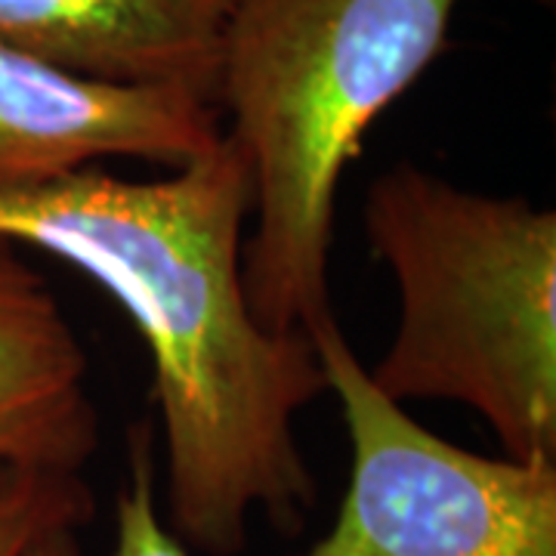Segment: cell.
<instances>
[{"label": "cell", "instance_id": "1", "mask_svg": "<svg viewBox=\"0 0 556 556\" xmlns=\"http://www.w3.org/2000/svg\"><path fill=\"white\" fill-rule=\"evenodd\" d=\"M251 211V170L226 137L159 179L80 167L0 192V241L87 273L146 340L170 529L204 556L239 554L254 514L300 532L316 504L298 415L328 380L313 340L263 328L248 306Z\"/></svg>", "mask_w": 556, "mask_h": 556}, {"label": "cell", "instance_id": "2", "mask_svg": "<svg viewBox=\"0 0 556 556\" xmlns=\"http://www.w3.org/2000/svg\"><path fill=\"white\" fill-rule=\"evenodd\" d=\"M460 0H239L214 109L251 170L241 254L248 306L276 334L331 316V229L368 127L448 40Z\"/></svg>", "mask_w": 556, "mask_h": 556}, {"label": "cell", "instance_id": "3", "mask_svg": "<svg viewBox=\"0 0 556 556\" xmlns=\"http://www.w3.org/2000/svg\"><path fill=\"white\" fill-rule=\"evenodd\" d=\"M365 236L399 291L368 368L393 402H460L504 457L556 464V214L393 164L365 195Z\"/></svg>", "mask_w": 556, "mask_h": 556}, {"label": "cell", "instance_id": "4", "mask_svg": "<svg viewBox=\"0 0 556 556\" xmlns=\"http://www.w3.org/2000/svg\"><path fill=\"white\" fill-rule=\"evenodd\" d=\"M306 338L350 439V489L303 556H556V464L482 457L380 393L334 313Z\"/></svg>", "mask_w": 556, "mask_h": 556}, {"label": "cell", "instance_id": "5", "mask_svg": "<svg viewBox=\"0 0 556 556\" xmlns=\"http://www.w3.org/2000/svg\"><path fill=\"white\" fill-rule=\"evenodd\" d=\"M219 139L217 109L195 93L84 78L0 40V192L105 159L177 170L207 159Z\"/></svg>", "mask_w": 556, "mask_h": 556}, {"label": "cell", "instance_id": "6", "mask_svg": "<svg viewBox=\"0 0 556 556\" xmlns=\"http://www.w3.org/2000/svg\"><path fill=\"white\" fill-rule=\"evenodd\" d=\"M239 0H0V40L109 84L174 87L214 105Z\"/></svg>", "mask_w": 556, "mask_h": 556}, {"label": "cell", "instance_id": "7", "mask_svg": "<svg viewBox=\"0 0 556 556\" xmlns=\"http://www.w3.org/2000/svg\"><path fill=\"white\" fill-rule=\"evenodd\" d=\"M97 445L78 334L50 285L0 241V464L80 473Z\"/></svg>", "mask_w": 556, "mask_h": 556}, {"label": "cell", "instance_id": "8", "mask_svg": "<svg viewBox=\"0 0 556 556\" xmlns=\"http://www.w3.org/2000/svg\"><path fill=\"white\" fill-rule=\"evenodd\" d=\"M155 479L159 470L152 427L139 424L130 433L127 479L121 482L115 501V556H189L182 541L161 519ZM20 556H80L78 529H47Z\"/></svg>", "mask_w": 556, "mask_h": 556}, {"label": "cell", "instance_id": "9", "mask_svg": "<svg viewBox=\"0 0 556 556\" xmlns=\"http://www.w3.org/2000/svg\"><path fill=\"white\" fill-rule=\"evenodd\" d=\"M93 517V495L80 473L0 464V556H20L47 529H80Z\"/></svg>", "mask_w": 556, "mask_h": 556}]
</instances>
